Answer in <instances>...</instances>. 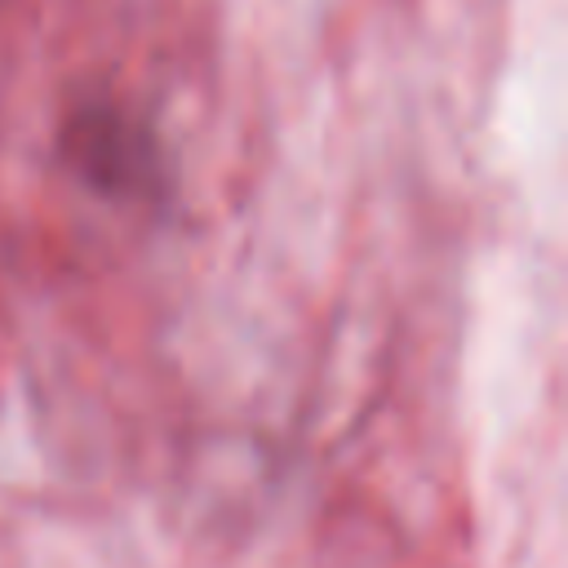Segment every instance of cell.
Here are the masks:
<instances>
[{
    "instance_id": "cell-1",
    "label": "cell",
    "mask_w": 568,
    "mask_h": 568,
    "mask_svg": "<svg viewBox=\"0 0 568 568\" xmlns=\"http://www.w3.org/2000/svg\"><path fill=\"white\" fill-rule=\"evenodd\" d=\"M62 155L71 160L75 178H84L93 191L102 195H146L160 160H155V138L146 133V124L138 115H129L124 106L93 98L80 102L67 124H62Z\"/></svg>"
}]
</instances>
